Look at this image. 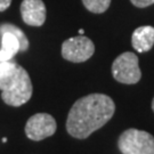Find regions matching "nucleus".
<instances>
[{
    "label": "nucleus",
    "instance_id": "6e6552de",
    "mask_svg": "<svg viewBox=\"0 0 154 154\" xmlns=\"http://www.w3.org/2000/svg\"><path fill=\"white\" fill-rule=\"evenodd\" d=\"M131 45L138 53H146L154 45V28L144 25L137 28L131 35Z\"/></svg>",
    "mask_w": 154,
    "mask_h": 154
},
{
    "label": "nucleus",
    "instance_id": "4468645a",
    "mask_svg": "<svg viewBox=\"0 0 154 154\" xmlns=\"http://www.w3.org/2000/svg\"><path fill=\"white\" fill-rule=\"evenodd\" d=\"M152 110L154 112V97H153V100H152Z\"/></svg>",
    "mask_w": 154,
    "mask_h": 154
},
{
    "label": "nucleus",
    "instance_id": "7ed1b4c3",
    "mask_svg": "<svg viewBox=\"0 0 154 154\" xmlns=\"http://www.w3.org/2000/svg\"><path fill=\"white\" fill-rule=\"evenodd\" d=\"M118 147L122 154H154V136L147 131L130 128L119 136Z\"/></svg>",
    "mask_w": 154,
    "mask_h": 154
},
{
    "label": "nucleus",
    "instance_id": "9b49d317",
    "mask_svg": "<svg viewBox=\"0 0 154 154\" xmlns=\"http://www.w3.org/2000/svg\"><path fill=\"white\" fill-rule=\"evenodd\" d=\"M85 7L91 13L95 14H102L111 5V0H82Z\"/></svg>",
    "mask_w": 154,
    "mask_h": 154
},
{
    "label": "nucleus",
    "instance_id": "9d476101",
    "mask_svg": "<svg viewBox=\"0 0 154 154\" xmlns=\"http://www.w3.org/2000/svg\"><path fill=\"white\" fill-rule=\"evenodd\" d=\"M5 32H11L16 37L20 42V51H26L29 49V40L20 28H17L13 24H9V23H5V24L0 25V35Z\"/></svg>",
    "mask_w": 154,
    "mask_h": 154
},
{
    "label": "nucleus",
    "instance_id": "ddd939ff",
    "mask_svg": "<svg viewBox=\"0 0 154 154\" xmlns=\"http://www.w3.org/2000/svg\"><path fill=\"white\" fill-rule=\"evenodd\" d=\"M11 4V0H0V11H5Z\"/></svg>",
    "mask_w": 154,
    "mask_h": 154
},
{
    "label": "nucleus",
    "instance_id": "f257e3e1",
    "mask_svg": "<svg viewBox=\"0 0 154 154\" xmlns=\"http://www.w3.org/2000/svg\"><path fill=\"white\" fill-rule=\"evenodd\" d=\"M116 104L105 94H90L72 105L66 119V131L78 139L88 138L112 119Z\"/></svg>",
    "mask_w": 154,
    "mask_h": 154
},
{
    "label": "nucleus",
    "instance_id": "f03ea898",
    "mask_svg": "<svg viewBox=\"0 0 154 154\" xmlns=\"http://www.w3.org/2000/svg\"><path fill=\"white\" fill-rule=\"evenodd\" d=\"M0 90L4 103L14 107L22 106L32 97L31 78L16 62H0Z\"/></svg>",
    "mask_w": 154,
    "mask_h": 154
},
{
    "label": "nucleus",
    "instance_id": "f8f14e48",
    "mask_svg": "<svg viewBox=\"0 0 154 154\" xmlns=\"http://www.w3.org/2000/svg\"><path fill=\"white\" fill-rule=\"evenodd\" d=\"M134 6L138 8H145L147 6H151L154 4V0H130Z\"/></svg>",
    "mask_w": 154,
    "mask_h": 154
},
{
    "label": "nucleus",
    "instance_id": "1a4fd4ad",
    "mask_svg": "<svg viewBox=\"0 0 154 154\" xmlns=\"http://www.w3.org/2000/svg\"><path fill=\"white\" fill-rule=\"evenodd\" d=\"M20 51V42L17 38L11 32L1 34V49H0V62L11 61Z\"/></svg>",
    "mask_w": 154,
    "mask_h": 154
},
{
    "label": "nucleus",
    "instance_id": "423d86ee",
    "mask_svg": "<svg viewBox=\"0 0 154 154\" xmlns=\"http://www.w3.org/2000/svg\"><path fill=\"white\" fill-rule=\"evenodd\" d=\"M57 129V123L54 116L47 113H37L29 118L25 123L26 137L31 140L39 142L53 136Z\"/></svg>",
    "mask_w": 154,
    "mask_h": 154
},
{
    "label": "nucleus",
    "instance_id": "20e7f679",
    "mask_svg": "<svg viewBox=\"0 0 154 154\" xmlns=\"http://www.w3.org/2000/svg\"><path fill=\"white\" fill-rule=\"evenodd\" d=\"M112 75L118 82L135 85L142 78L138 57L134 53L126 51L116 57L112 64Z\"/></svg>",
    "mask_w": 154,
    "mask_h": 154
},
{
    "label": "nucleus",
    "instance_id": "2eb2a0df",
    "mask_svg": "<svg viewBox=\"0 0 154 154\" xmlns=\"http://www.w3.org/2000/svg\"><path fill=\"white\" fill-rule=\"evenodd\" d=\"M79 33H80V35H82L83 34V30L81 29V30H79Z\"/></svg>",
    "mask_w": 154,
    "mask_h": 154
},
{
    "label": "nucleus",
    "instance_id": "39448f33",
    "mask_svg": "<svg viewBox=\"0 0 154 154\" xmlns=\"http://www.w3.org/2000/svg\"><path fill=\"white\" fill-rule=\"evenodd\" d=\"M95 53L94 42L85 35H78L65 40L62 45V56L72 63H82Z\"/></svg>",
    "mask_w": 154,
    "mask_h": 154
},
{
    "label": "nucleus",
    "instance_id": "0eeeda50",
    "mask_svg": "<svg viewBox=\"0 0 154 154\" xmlns=\"http://www.w3.org/2000/svg\"><path fill=\"white\" fill-rule=\"evenodd\" d=\"M46 6L42 0H23L21 15L25 24L31 26H41L46 21Z\"/></svg>",
    "mask_w": 154,
    "mask_h": 154
}]
</instances>
